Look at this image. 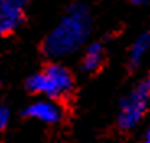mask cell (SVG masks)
I'll list each match as a JSON object with an SVG mask.
<instances>
[{
    "label": "cell",
    "mask_w": 150,
    "mask_h": 143,
    "mask_svg": "<svg viewBox=\"0 0 150 143\" xmlns=\"http://www.w3.org/2000/svg\"><path fill=\"white\" fill-rule=\"evenodd\" d=\"M31 0H0V38L15 33L25 21V11Z\"/></svg>",
    "instance_id": "4"
},
{
    "label": "cell",
    "mask_w": 150,
    "mask_h": 143,
    "mask_svg": "<svg viewBox=\"0 0 150 143\" xmlns=\"http://www.w3.org/2000/svg\"><path fill=\"white\" fill-rule=\"evenodd\" d=\"M10 109H8L5 104H2L0 102V132H4L5 128L8 127V122H10Z\"/></svg>",
    "instance_id": "8"
},
{
    "label": "cell",
    "mask_w": 150,
    "mask_h": 143,
    "mask_svg": "<svg viewBox=\"0 0 150 143\" xmlns=\"http://www.w3.org/2000/svg\"><path fill=\"white\" fill-rule=\"evenodd\" d=\"M91 33V11L83 2L69 5L62 18L42 41L41 50L47 59L57 60L77 52Z\"/></svg>",
    "instance_id": "1"
},
{
    "label": "cell",
    "mask_w": 150,
    "mask_h": 143,
    "mask_svg": "<svg viewBox=\"0 0 150 143\" xmlns=\"http://www.w3.org/2000/svg\"><path fill=\"white\" fill-rule=\"evenodd\" d=\"M0 93H2V85H0Z\"/></svg>",
    "instance_id": "12"
},
{
    "label": "cell",
    "mask_w": 150,
    "mask_h": 143,
    "mask_svg": "<svg viewBox=\"0 0 150 143\" xmlns=\"http://www.w3.org/2000/svg\"><path fill=\"white\" fill-rule=\"evenodd\" d=\"M23 116L28 117V119H34L38 122H42V124L54 125L62 121L64 111H62V107L59 106L57 101L42 98V99L30 102L23 109Z\"/></svg>",
    "instance_id": "5"
},
{
    "label": "cell",
    "mask_w": 150,
    "mask_h": 143,
    "mask_svg": "<svg viewBox=\"0 0 150 143\" xmlns=\"http://www.w3.org/2000/svg\"><path fill=\"white\" fill-rule=\"evenodd\" d=\"M75 80L72 72L59 62H49L26 80V90L46 99L64 101L74 93Z\"/></svg>",
    "instance_id": "2"
},
{
    "label": "cell",
    "mask_w": 150,
    "mask_h": 143,
    "mask_svg": "<svg viewBox=\"0 0 150 143\" xmlns=\"http://www.w3.org/2000/svg\"><path fill=\"white\" fill-rule=\"evenodd\" d=\"M144 143H150V124H149V128L145 132V137H144Z\"/></svg>",
    "instance_id": "10"
},
{
    "label": "cell",
    "mask_w": 150,
    "mask_h": 143,
    "mask_svg": "<svg viewBox=\"0 0 150 143\" xmlns=\"http://www.w3.org/2000/svg\"><path fill=\"white\" fill-rule=\"evenodd\" d=\"M132 5H135V7H140V5H145L149 0H129Z\"/></svg>",
    "instance_id": "9"
},
{
    "label": "cell",
    "mask_w": 150,
    "mask_h": 143,
    "mask_svg": "<svg viewBox=\"0 0 150 143\" xmlns=\"http://www.w3.org/2000/svg\"><path fill=\"white\" fill-rule=\"evenodd\" d=\"M105 46L103 42H90V44L85 47L82 55V60H80V65H82V70L85 73H98V72L103 68L105 65Z\"/></svg>",
    "instance_id": "6"
},
{
    "label": "cell",
    "mask_w": 150,
    "mask_h": 143,
    "mask_svg": "<svg viewBox=\"0 0 150 143\" xmlns=\"http://www.w3.org/2000/svg\"><path fill=\"white\" fill-rule=\"evenodd\" d=\"M147 83H149V86H150V75H149V80H147Z\"/></svg>",
    "instance_id": "11"
},
{
    "label": "cell",
    "mask_w": 150,
    "mask_h": 143,
    "mask_svg": "<svg viewBox=\"0 0 150 143\" xmlns=\"http://www.w3.org/2000/svg\"><path fill=\"white\" fill-rule=\"evenodd\" d=\"M150 50V31L139 34L135 41L132 42L131 49H129V55H127V65L131 70H135L142 64L144 57L149 54Z\"/></svg>",
    "instance_id": "7"
},
{
    "label": "cell",
    "mask_w": 150,
    "mask_h": 143,
    "mask_svg": "<svg viewBox=\"0 0 150 143\" xmlns=\"http://www.w3.org/2000/svg\"><path fill=\"white\" fill-rule=\"evenodd\" d=\"M150 106V86L147 81L137 83L119 102L116 124L122 132L134 130L144 121Z\"/></svg>",
    "instance_id": "3"
}]
</instances>
